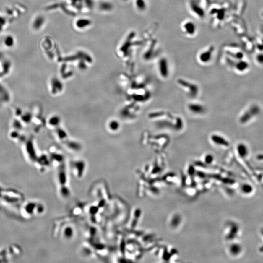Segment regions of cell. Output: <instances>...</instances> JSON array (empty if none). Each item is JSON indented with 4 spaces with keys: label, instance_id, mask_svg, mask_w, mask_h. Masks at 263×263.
Returning a JSON list of instances; mask_svg holds the SVG:
<instances>
[{
    "label": "cell",
    "instance_id": "6da1fadb",
    "mask_svg": "<svg viewBox=\"0 0 263 263\" xmlns=\"http://www.w3.org/2000/svg\"><path fill=\"white\" fill-rule=\"evenodd\" d=\"M212 140L216 144H225L227 142V141L225 140L224 138L222 137L219 136H216V135H214L212 136Z\"/></svg>",
    "mask_w": 263,
    "mask_h": 263
}]
</instances>
